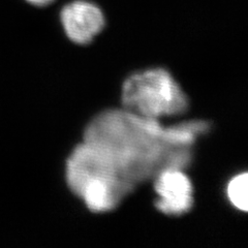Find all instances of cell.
Returning <instances> with one entry per match:
<instances>
[{
	"instance_id": "6",
	"label": "cell",
	"mask_w": 248,
	"mask_h": 248,
	"mask_svg": "<svg viewBox=\"0 0 248 248\" xmlns=\"http://www.w3.org/2000/svg\"><path fill=\"white\" fill-rule=\"evenodd\" d=\"M248 174L242 173L235 176L228 185V198L232 205L240 211L248 209Z\"/></svg>"
},
{
	"instance_id": "2",
	"label": "cell",
	"mask_w": 248,
	"mask_h": 248,
	"mask_svg": "<svg viewBox=\"0 0 248 248\" xmlns=\"http://www.w3.org/2000/svg\"><path fill=\"white\" fill-rule=\"evenodd\" d=\"M124 110L146 118L161 119L184 114L188 99L164 68H152L128 77L122 87Z\"/></svg>"
},
{
	"instance_id": "5",
	"label": "cell",
	"mask_w": 248,
	"mask_h": 248,
	"mask_svg": "<svg viewBox=\"0 0 248 248\" xmlns=\"http://www.w3.org/2000/svg\"><path fill=\"white\" fill-rule=\"evenodd\" d=\"M60 19L67 37L80 45L90 43L105 27V16L95 4L84 0L68 3Z\"/></svg>"
},
{
	"instance_id": "3",
	"label": "cell",
	"mask_w": 248,
	"mask_h": 248,
	"mask_svg": "<svg viewBox=\"0 0 248 248\" xmlns=\"http://www.w3.org/2000/svg\"><path fill=\"white\" fill-rule=\"evenodd\" d=\"M117 176L122 177L108 155L85 141L76 147L66 162V181L77 196L90 181Z\"/></svg>"
},
{
	"instance_id": "1",
	"label": "cell",
	"mask_w": 248,
	"mask_h": 248,
	"mask_svg": "<svg viewBox=\"0 0 248 248\" xmlns=\"http://www.w3.org/2000/svg\"><path fill=\"white\" fill-rule=\"evenodd\" d=\"M209 126L205 121L165 126L124 108L108 110L91 121L84 141L102 149L124 179L136 186L165 170L187 168L192 145Z\"/></svg>"
},
{
	"instance_id": "7",
	"label": "cell",
	"mask_w": 248,
	"mask_h": 248,
	"mask_svg": "<svg viewBox=\"0 0 248 248\" xmlns=\"http://www.w3.org/2000/svg\"><path fill=\"white\" fill-rule=\"evenodd\" d=\"M26 1L36 6H46L50 4L51 2H53L54 0H26Z\"/></svg>"
},
{
	"instance_id": "4",
	"label": "cell",
	"mask_w": 248,
	"mask_h": 248,
	"mask_svg": "<svg viewBox=\"0 0 248 248\" xmlns=\"http://www.w3.org/2000/svg\"><path fill=\"white\" fill-rule=\"evenodd\" d=\"M157 195L155 207L166 215L180 216L190 211L193 205V187L183 170L168 169L154 178Z\"/></svg>"
}]
</instances>
